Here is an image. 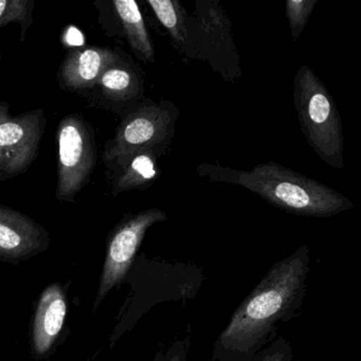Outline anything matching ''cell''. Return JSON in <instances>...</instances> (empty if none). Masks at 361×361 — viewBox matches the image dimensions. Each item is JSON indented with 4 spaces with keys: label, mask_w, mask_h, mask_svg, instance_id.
Instances as JSON below:
<instances>
[{
    "label": "cell",
    "mask_w": 361,
    "mask_h": 361,
    "mask_svg": "<svg viewBox=\"0 0 361 361\" xmlns=\"http://www.w3.org/2000/svg\"><path fill=\"white\" fill-rule=\"evenodd\" d=\"M310 270V248L276 262L234 310L213 348V361H248L278 337L280 324L301 312Z\"/></svg>",
    "instance_id": "cell-1"
},
{
    "label": "cell",
    "mask_w": 361,
    "mask_h": 361,
    "mask_svg": "<svg viewBox=\"0 0 361 361\" xmlns=\"http://www.w3.org/2000/svg\"><path fill=\"white\" fill-rule=\"evenodd\" d=\"M200 176L240 185L287 213L307 217H329L354 208L343 194L276 162H266L251 170H233L202 164Z\"/></svg>",
    "instance_id": "cell-2"
},
{
    "label": "cell",
    "mask_w": 361,
    "mask_h": 361,
    "mask_svg": "<svg viewBox=\"0 0 361 361\" xmlns=\"http://www.w3.org/2000/svg\"><path fill=\"white\" fill-rule=\"evenodd\" d=\"M293 99L301 130L310 147L337 170L344 166V137L333 97L314 71L302 65L293 81Z\"/></svg>",
    "instance_id": "cell-3"
},
{
    "label": "cell",
    "mask_w": 361,
    "mask_h": 361,
    "mask_svg": "<svg viewBox=\"0 0 361 361\" xmlns=\"http://www.w3.org/2000/svg\"><path fill=\"white\" fill-rule=\"evenodd\" d=\"M58 200L73 204L90 183L97 166L94 132L82 116L73 114L59 123Z\"/></svg>",
    "instance_id": "cell-4"
},
{
    "label": "cell",
    "mask_w": 361,
    "mask_h": 361,
    "mask_svg": "<svg viewBox=\"0 0 361 361\" xmlns=\"http://www.w3.org/2000/svg\"><path fill=\"white\" fill-rule=\"evenodd\" d=\"M166 219L168 215L160 209H147L137 214H126L109 232L94 312L107 295L126 280L147 230Z\"/></svg>",
    "instance_id": "cell-5"
},
{
    "label": "cell",
    "mask_w": 361,
    "mask_h": 361,
    "mask_svg": "<svg viewBox=\"0 0 361 361\" xmlns=\"http://www.w3.org/2000/svg\"><path fill=\"white\" fill-rule=\"evenodd\" d=\"M46 126L44 109L13 116L9 103L0 101V181L14 178L29 170L39 155Z\"/></svg>",
    "instance_id": "cell-6"
},
{
    "label": "cell",
    "mask_w": 361,
    "mask_h": 361,
    "mask_svg": "<svg viewBox=\"0 0 361 361\" xmlns=\"http://www.w3.org/2000/svg\"><path fill=\"white\" fill-rule=\"evenodd\" d=\"M176 109L170 103H147L128 114L116 130L115 136L105 145L103 161L134 153L157 149L172 136Z\"/></svg>",
    "instance_id": "cell-7"
},
{
    "label": "cell",
    "mask_w": 361,
    "mask_h": 361,
    "mask_svg": "<svg viewBox=\"0 0 361 361\" xmlns=\"http://www.w3.org/2000/svg\"><path fill=\"white\" fill-rule=\"evenodd\" d=\"M49 232L28 215L0 204V262L18 264L45 252Z\"/></svg>",
    "instance_id": "cell-8"
},
{
    "label": "cell",
    "mask_w": 361,
    "mask_h": 361,
    "mask_svg": "<svg viewBox=\"0 0 361 361\" xmlns=\"http://www.w3.org/2000/svg\"><path fill=\"white\" fill-rule=\"evenodd\" d=\"M68 314V298L64 285H48L37 302L30 329L31 352L37 360L46 361L56 350Z\"/></svg>",
    "instance_id": "cell-9"
},
{
    "label": "cell",
    "mask_w": 361,
    "mask_h": 361,
    "mask_svg": "<svg viewBox=\"0 0 361 361\" xmlns=\"http://www.w3.org/2000/svg\"><path fill=\"white\" fill-rule=\"evenodd\" d=\"M115 50L84 46L69 50L61 64L58 81L67 92L92 90L104 71L119 60Z\"/></svg>",
    "instance_id": "cell-10"
},
{
    "label": "cell",
    "mask_w": 361,
    "mask_h": 361,
    "mask_svg": "<svg viewBox=\"0 0 361 361\" xmlns=\"http://www.w3.org/2000/svg\"><path fill=\"white\" fill-rule=\"evenodd\" d=\"M105 166L111 173V194L118 196L130 190H143L153 185L160 175L157 151L140 149L119 156Z\"/></svg>",
    "instance_id": "cell-11"
},
{
    "label": "cell",
    "mask_w": 361,
    "mask_h": 361,
    "mask_svg": "<svg viewBox=\"0 0 361 361\" xmlns=\"http://www.w3.org/2000/svg\"><path fill=\"white\" fill-rule=\"evenodd\" d=\"M114 12L121 27V33L139 60L155 62V52L138 4L134 0H114Z\"/></svg>",
    "instance_id": "cell-12"
},
{
    "label": "cell",
    "mask_w": 361,
    "mask_h": 361,
    "mask_svg": "<svg viewBox=\"0 0 361 361\" xmlns=\"http://www.w3.org/2000/svg\"><path fill=\"white\" fill-rule=\"evenodd\" d=\"M94 88L105 101L128 102L138 96L140 83L133 69L119 59L104 71Z\"/></svg>",
    "instance_id": "cell-13"
},
{
    "label": "cell",
    "mask_w": 361,
    "mask_h": 361,
    "mask_svg": "<svg viewBox=\"0 0 361 361\" xmlns=\"http://www.w3.org/2000/svg\"><path fill=\"white\" fill-rule=\"evenodd\" d=\"M155 16L172 37L173 41L181 45L185 42L183 11L178 1L172 0H147Z\"/></svg>",
    "instance_id": "cell-14"
},
{
    "label": "cell",
    "mask_w": 361,
    "mask_h": 361,
    "mask_svg": "<svg viewBox=\"0 0 361 361\" xmlns=\"http://www.w3.org/2000/svg\"><path fill=\"white\" fill-rule=\"evenodd\" d=\"M35 7L33 0H0V29L10 24L20 25L23 43L33 23Z\"/></svg>",
    "instance_id": "cell-15"
},
{
    "label": "cell",
    "mask_w": 361,
    "mask_h": 361,
    "mask_svg": "<svg viewBox=\"0 0 361 361\" xmlns=\"http://www.w3.org/2000/svg\"><path fill=\"white\" fill-rule=\"evenodd\" d=\"M316 4L317 0H288L285 4V12L293 41L301 37Z\"/></svg>",
    "instance_id": "cell-16"
},
{
    "label": "cell",
    "mask_w": 361,
    "mask_h": 361,
    "mask_svg": "<svg viewBox=\"0 0 361 361\" xmlns=\"http://www.w3.org/2000/svg\"><path fill=\"white\" fill-rule=\"evenodd\" d=\"M293 357L295 354L290 342L284 336L279 335L271 343L248 361H293Z\"/></svg>",
    "instance_id": "cell-17"
},
{
    "label": "cell",
    "mask_w": 361,
    "mask_h": 361,
    "mask_svg": "<svg viewBox=\"0 0 361 361\" xmlns=\"http://www.w3.org/2000/svg\"><path fill=\"white\" fill-rule=\"evenodd\" d=\"M191 340L190 336L173 342L166 352H157L153 361H187Z\"/></svg>",
    "instance_id": "cell-18"
}]
</instances>
